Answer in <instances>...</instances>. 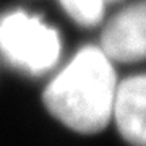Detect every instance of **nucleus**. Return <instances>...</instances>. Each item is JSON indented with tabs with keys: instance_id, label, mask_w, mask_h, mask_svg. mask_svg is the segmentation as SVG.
Instances as JSON below:
<instances>
[{
	"instance_id": "nucleus-1",
	"label": "nucleus",
	"mask_w": 146,
	"mask_h": 146,
	"mask_svg": "<svg viewBox=\"0 0 146 146\" xmlns=\"http://www.w3.org/2000/svg\"><path fill=\"white\" fill-rule=\"evenodd\" d=\"M117 84L112 60L101 47H83L47 84L42 99L63 125L89 135L112 120Z\"/></svg>"
},
{
	"instance_id": "nucleus-2",
	"label": "nucleus",
	"mask_w": 146,
	"mask_h": 146,
	"mask_svg": "<svg viewBox=\"0 0 146 146\" xmlns=\"http://www.w3.org/2000/svg\"><path fill=\"white\" fill-rule=\"evenodd\" d=\"M0 54L31 75L49 72L60 57V37L37 16L13 11L0 20Z\"/></svg>"
},
{
	"instance_id": "nucleus-3",
	"label": "nucleus",
	"mask_w": 146,
	"mask_h": 146,
	"mask_svg": "<svg viewBox=\"0 0 146 146\" xmlns=\"http://www.w3.org/2000/svg\"><path fill=\"white\" fill-rule=\"evenodd\" d=\"M101 50L115 62H140L146 58V0L119 11L102 31Z\"/></svg>"
},
{
	"instance_id": "nucleus-4",
	"label": "nucleus",
	"mask_w": 146,
	"mask_h": 146,
	"mask_svg": "<svg viewBox=\"0 0 146 146\" xmlns=\"http://www.w3.org/2000/svg\"><path fill=\"white\" fill-rule=\"evenodd\" d=\"M112 119L125 141L146 146V73L117 84Z\"/></svg>"
},
{
	"instance_id": "nucleus-5",
	"label": "nucleus",
	"mask_w": 146,
	"mask_h": 146,
	"mask_svg": "<svg viewBox=\"0 0 146 146\" xmlns=\"http://www.w3.org/2000/svg\"><path fill=\"white\" fill-rule=\"evenodd\" d=\"M63 10L83 26H94L102 20L106 0H58Z\"/></svg>"
},
{
	"instance_id": "nucleus-6",
	"label": "nucleus",
	"mask_w": 146,
	"mask_h": 146,
	"mask_svg": "<svg viewBox=\"0 0 146 146\" xmlns=\"http://www.w3.org/2000/svg\"><path fill=\"white\" fill-rule=\"evenodd\" d=\"M106 2H120V0H106Z\"/></svg>"
}]
</instances>
